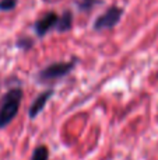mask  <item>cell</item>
Here are the masks:
<instances>
[{"label":"cell","mask_w":158,"mask_h":160,"mask_svg":"<svg viewBox=\"0 0 158 160\" xmlns=\"http://www.w3.org/2000/svg\"><path fill=\"white\" fill-rule=\"evenodd\" d=\"M123 16V8L118 7V6H111L104 14H101L100 17H97V20L94 21V28L95 31H104V30H112L114 27H116L119 24L120 18Z\"/></svg>","instance_id":"obj_3"},{"label":"cell","mask_w":158,"mask_h":160,"mask_svg":"<svg viewBox=\"0 0 158 160\" xmlns=\"http://www.w3.org/2000/svg\"><path fill=\"white\" fill-rule=\"evenodd\" d=\"M59 16L55 13V11H49V13L44 14L41 18L36 20L35 25H34V30H35V34L38 38H42L45 37L48 32H49L52 28H55L56 22H58Z\"/></svg>","instance_id":"obj_4"},{"label":"cell","mask_w":158,"mask_h":160,"mask_svg":"<svg viewBox=\"0 0 158 160\" xmlns=\"http://www.w3.org/2000/svg\"><path fill=\"white\" fill-rule=\"evenodd\" d=\"M18 0H0V11H11L16 8Z\"/></svg>","instance_id":"obj_10"},{"label":"cell","mask_w":158,"mask_h":160,"mask_svg":"<svg viewBox=\"0 0 158 160\" xmlns=\"http://www.w3.org/2000/svg\"><path fill=\"white\" fill-rule=\"evenodd\" d=\"M73 28V13L72 11H64L62 16H59L58 22L55 25V30L58 32H67Z\"/></svg>","instance_id":"obj_6"},{"label":"cell","mask_w":158,"mask_h":160,"mask_svg":"<svg viewBox=\"0 0 158 160\" xmlns=\"http://www.w3.org/2000/svg\"><path fill=\"white\" fill-rule=\"evenodd\" d=\"M77 66V59L69 62H55L42 68L35 75V82L39 84H53L59 80L64 79L72 73V70Z\"/></svg>","instance_id":"obj_2"},{"label":"cell","mask_w":158,"mask_h":160,"mask_svg":"<svg viewBox=\"0 0 158 160\" xmlns=\"http://www.w3.org/2000/svg\"><path fill=\"white\" fill-rule=\"evenodd\" d=\"M101 2H102V0H80V2L77 3V7H78V10H81L83 13H88L95 6L101 4Z\"/></svg>","instance_id":"obj_8"},{"label":"cell","mask_w":158,"mask_h":160,"mask_svg":"<svg viewBox=\"0 0 158 160\" xmlns=\"http://www.w3.org/2000/svg\"><path fill=\"white\" fill-rule=\"evenodd\" d=\"M16 47L21 51H30L34 47V39L30 37H20L16 42Z\"/></svg>","instance_id":"obj_9"},{"label":"cell","mask_w":158,"mask_h":160,"mask_svg":"<svg viewBox=\"0 0 158 160\" xmlns=\"http://www.w3.org/2000/svg\"><path fill=\"white\" fill-rule=\"evenodd\" d=\"M53 94H55V88H52V87L46 88L45 91H42V93L31 102L30 110H28V117H30L31 119H35L36 117L44 111V108L46 107V102L52 98Z\"/></svg>","instance_id":"obj_5"},{"label":"cell","mask_w":158,"mask_h":160,"mask_svg":"<svg viewBox=\"0 0 158 160\" xmlns=\"http://www.w3.org/2000/svg\"><path fill=\"white\" fill-rule=\"evenodd\" d=\"M24 91L21 87H13L0 97V131L14 121L20 111Z\"/></svg>","instance_id":"obj_1"},{"label":"cell","mask_w":158,"mask_h":160,"mask_svg":"<svg viewBox=\"0 0 158 160\" xmlns=\"http://www.w3.org/2000/svg\"><path fill=\"white\" fill-rule=\"evenodd\" d=\"M31 160H49V148L46 145H38L34 149Z\"/></svg>","instance_id":"obj_7"}]
</instances>
